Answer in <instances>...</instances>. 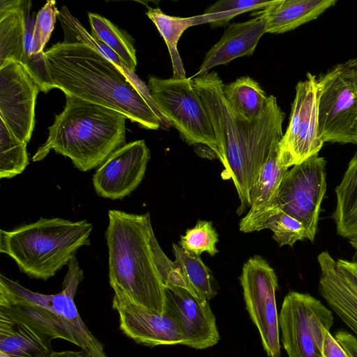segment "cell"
Wrapping results in <instances>:
<instances>
[{
    "mask_svg": "<svg viewBox=\"0 0 357 357\" xmlns=\"http://www.w3.org/2000/svg\"><path fill=\"white\" fill-rule=\"evenodd\" d=\"M192 81L204 103L219 146V160L224 167L221 177L231 179L238 195L241 205L237 213L240 215L250 207L251 189L273 143L283 136L285 113L277 98L270 95L261 115L254 121H244L227 103L224 84L216 72L197 76Z\"/></svg>",
    "mask_w": 357,
    "mask_h": 357,
    "instance_id": "cell-1",
    "label": "cell"
},
{
    "mask_svg": "<svg viewBox=\"0 0 357 357\" xmlns=\"http://www.w3.org/2000/svg\"><path fill=\"white\" fill-rule=\"evenodd\" d=\"M105 232L109 280L114 296L153 312L167 311L166 287L182 286V275L160 248L149 213L108 211Z\"/></svg>",
    "mask_w": 357,
    "mask_h": 357,
    "instance_id": "cell-2",
    "label": "cell"
},
{
    "mask_svg": "<svg viewBox=\"0 0 357 357\" xmlns=\"http://www.w3.org/2000/svg\"><path fill=\"white\" fill-rule=\"evenodd\" d=\"M37 77L40 91L59 89L70 95L123 114L149 130L162 123L145 99L109 60L77 43L59 42L44 51Z\"/></svg>",
    "mask_w": 357,
    "mask_h": 357,
    "instance_id": "cell-3",
    "label": "cell"
},
{
    "mask_svg": "<svg viewBox=\"0 0 357 357\" xmlns=\"http://www.w3.org/2000/svg\"><path fill=\"white\" fill-rule=\"evenodd\" d=\"M65 96L63 112L55 116L46 142L32 160L41 161L54 150L70 158L79 170L87 172L100 166L126 144L127 118L112 109L73 96Z\"/></svg>",
    "mask_w": 357,
    "mask_h": 357,
    "instance_id": "cell-4",
    "label": "cell"
},
{
    "mask_svg": "<svg viewBox=\"0 0 357 357\" xmlns=\"http://www.w3.org/2000/svg\"><path fill=\"white\" fill-rule=\"evenodd\" d=\"M67 266L62 289L54 294L32 291L1 274L0 306L8 308L52 340L63 339L91 357H107L102 344L86 326L75 303L76 291L84 279L83 270L75 257Z\"/></svg>",
    "mask_w": 357,
    "mask_h": 357,
    "instance_id": "cell-5",
    "label": "cell"
},
{
    "mask_svg": "<svg viewBox=\"0 0 357 357\" xmlns=\"http://www.w3.org/2000/svg\"><path fill=\"white\" fill-rule=\"evenodd\" d=\"M93 229L86 220L40 218L10 231H0V252L8 255L21 272L47 280L90 245Z\"/></svg>",
    "mask_w": 357,
    "mask_h": 357,
    "instance_id": "cell-6",
    "label": "cell"
},
{
    "mask_svg": "<svg viewBox=\"0 0 357 357\" xmlns=\"http://www.w3.org/2000/svg\"><path fill=\"white\" fill-rule=\"evenodd\" d=\"M317 80L323 142L357 145V57L333 66Z\"/></svg>",
    "mask_w": 357,
    "mask_h": 357,
    "instance_id": "cell-7",
    "label": "cell"
},
{
    "mask_svg": "<svg viewBox=\"0 0 357 357\" xmlns=\"http://www.w3.org/2000/svg\"><path fill=\"white\" fill-rule=\"evenodd\" d=\"M148 88L159 110L189 145L206 146L218 159L220 150L204 103L192 77H150Z\"/></svg>",
    "mask_w": 357,
    "mask_h": 357,
    "instance_id": "cell-8",
    "label": "cell"
},
{
    "mask_svg": "<svg viewBox=\"0 0 357 357\" xmlns=\"http://www.w3.org/2000/svg\"><path fill=\"white\" fill-rule=\"evenodd\" d=\"M333 324V313L320 301L309 294L289 292L279 314L288 357H323L325 334Z\"/></svg>",
    "mask_w": 357,
    "mask_h": 357,
    "instance_id": "cell-9",
    "label": "cell"
},
{
    "mask_svg": "<svg viewBox=\"0 0 357 357\" xmlns=\"http://www.w3.org/2000/svg\"><path fill=\"white\" fill-rule=\"evenodd\" d=\"M326 164L325 159L317 154L293 166L281 181L271 213L281 211L301 222L311 242L315 238L326 190Z\"/></svg>",
    "mask_w": 357,
    "mask_h": 357,
    "instance_id": "cell-10",
    "label": "cell"
},
{
    "mask_svg": "<svg viewBox=\"0 0 357 357\" xmlns=\"http://www.w3.org/2000/svg\"><path fill=\"white\" fill-rule=\"evenodd\" d=\"M240 282L246 309L259 333L268 357H280L279 316L275 291L277 275L259 256L250 258L243 265Z\"/></svg>",
    "mask_w": 357,
    "mask_h": 357,
    "instance_id": "cell-11",
    "label": "cell"
},
{
    "mask_svg": "<svg viewBox=\"0 0 357 357\" xmlns=\"http://www.w3.org/2000/svg\"><path fill=\"white\" fill-rule=\"evenodd\" d=\"M324 144L319 130L317 77L307 73L296 86L289 125L279 143V162L289 169L318 154Z\"/></svg>",
    "mask_w": 357,
    "mask_h": 357,
    "instance_id": "cell-12",
    "label": "cell"
},
{
    "mask_svg": "<svg viewBox=\"0 0 357 357\" xmlns=\"http://www.w3.org/2000/svg\"><path fill=\"white\" fill-rule=\"evenodd\" d=\"M40 91L32 72L8 59L0 65V119L22 141L28 143L35 123V105Z\"/></svg>",
    "mask_w": 357,
    "mask_h": 357,
    "instance_id": "cell-13",
    "label": "cell"
},
{
    "mask_svg": "<svg viewBox=\"0 0 357 357\" xmlns=\"http://www.w3.org/2000/svg\"><path fill=\"white\" fill-rule=\"evenodd\" d=\"M149 159L144 140L126 144L97 169L92 178L96 192L114 200L129 195L142 182Z\"/></svg>",
    "mask_w": 357,
    "mask_h": 357,
    "instance_id": "cell-14",
    "label": "cell"
},
{
    "mask_svg": "<svg viewBox=\"0 0 357 357\" xmlns=\"http://www.w3.org/2000/svg\"><path fill=\"white\" fill-rule=\"evenodd\" d=\"M317 261L320 295L357 338V261L335 260L327 251Z\"/></svg>",
    "mask_w": 357,
    "mask_h": 357,
    "instance_id": "cell-15",
    "label": "cell"
},
{
    "mask_svg": "<svg viewBox=\"0 0 357 357\" xmlns=\"http://www.w3.org/2000/svg\"><path fill=\"white\" fill-rule=\"evenodd\" d=\"M167 309L176 317L182 332L181 344L196 349L215 345L220 335L208 301L183 287L167 284Z\"/></svg>",
    "mask_w": 357,
    "mask_h": 357,
    "instance_id": "cell-16",
    "label": "cell"
},
{
    "mask_svg": "<svg viewBox=\"0 0 357 357\" xmlns=\"http://www.w3.org/2000/svg\"><path fill=\"white\" fill-rule=\"evenodd\" d=\"M112 307L119 314L121 330L135 342L150 347L181 344L180 324L169 310L158 314L116 296Z\"/></svg>",
    "mask_w": 357,
    "mask_h": 357,
    "instance_id": "cell-17",
    "label": "cell"
},
{
    "mask_svg": "<svg viewBox=\"0 0 357 357\" xmlns=\"http://www.w3.org/2000/svg\"><path fill=\"white\" fill-rule=\"evenodd\" d=\"M30 1H0V65L13 59L28 68L34 21Z\"/></svg>",
    "mask_w": 357,
    "mask_h": 357,
    "instance_id": "cell-18",
    "label": "cell"
},
{
    "mask_svg": "<svg viewBox=\"0 0 357 357\" xmlns=\"http://www.w3.org/2000/svg\"><path fill=\"white\" fill-rule=\"evenodd\" d=\"M280 141L277 139L273 143L268 157L251 189L250 209L239 224L240 230L244 233L262 229L264 224L271 215L281 181L289 171L279 162Z\"/></svg>",
    "mask_w": 357,
    "mask_h": 357,
    "instance_id": "cell-19",
    "label": "cell"
},
{
    "mask_svg": "<svg viewBox=\"0 0 357 357\" xmlns=\"http://www.w3.org/2000/svg\"><path fill=\"white\" fill-rule=\"evenodd\" d=\"M264 33L266 20L262 15L231 24L206 52L198 71L192 77L206 74L213 67L227 64L236 58L252 55Z\"/></svg>",
    "mask_w": 357,
    "mask_h": 357,
    "instance_id": "cell-20",
    "label": "cell"
},
{
    "mask_svg": "<svg viewBox=\"0 0 357 357\" xmlns=\"http://www.w3.org/2000/svg\"><path fill=\"white\" fill-rule=\"evenodd\" d=\"M52 340L7 307L0 306V352L8 357H45Z\"/></svg>",
    "mask_w": 357,
    "mask_h": 357,
    "instance_id": "cell-21",
    "label": "cell"
},
{
    "mask_svg": "<svg viewBox=\"0 0 357 357\" xmlns=\"http://www.w3.org/2000/svg\"><path fill=\"white\" fill-rule=\"evenodd\" d=\"M336 3V0H273L267 7L251 15L265 18L266 33L278 34L318 18Z\"/></svg>",
    "mask_w": 357,
    "mask_h": 357,
    "instance_id": "cell-22",
    "label": "cell"
},
{
    "mask_svg": "<svg viewBox=\"0 0 357 357\" xmlns=\"http://www.w3.org/2000/svg\"><path fill=\"white\" fill-rule=\"evenodd\" d=\"M335 193L337 204L333 217L337 233L352 238L357 236V150Z\"/></svg>",
    "mask_w": 357,
    "mask_h": 357,
    "instance_id": "cell-23",
    "label": "cell"
},
{
    "mask_svg": "<svg viewBox=\"0 0 357 357\" xmlns=\"http://www.w3.org/2000/svg\"><path fill=\"white\" fill-rule=\"evenodd\" d=\"M223 93L234 113L248 121H254L261 115L268 98L259 84L249 76L224 84Z\"/></svg>",
    "mask_w": 357,
    "mask_h": 357,
    "instance_id": "cell-24",
    "label": "cell"
},
{
    "mask_svg": "<svg viewBox=\"0 0 357 357\" xmlns=\"http://www.w3.org/2000/svg\"><path fill=\"white\" fill-rule=\"evenodd\" d=\"M146 15L155 24L167 46L172 61L173 77H186L177 44L183 33L188 28L197 25V17L171 16L163 13L160 8L150 7L148 8Z\"/></svg>",
    "mask_w": 357,
    "mask_h": 357,
    "instance_id": "cell-25",
    "label": "cell"
},
{
    "mask_svg": "<svg viewBox=\"0 0 357 357\" xmlns=\"http://www.w3.org/2000/svg\"><path fill=\"white\" fill-rule=\"evenodd\" d=\"M88 17L92 37L111 48L125 66L135 73L137 62L133 38L126 31L101 15L89 13Z\"/></svg>",
    "mask_w": 357,
    "mask_h": 357,
    "instance_id": "cell-26",
    "label": "cell"
},
{
    "mask_svg": "<svg viewBox=\"0 0 357 357\" xmlns=\"http://www.w3.org/2000/svg\"><path fill=\"white\" fill-rule=\"evenodd\" d=\"M172 248L174 262L191 292L208 301L215 296L211 271L200 256L185 251L175 243Z\"/></svg>",
    "mask_w": 357,
    "mask_h": 357,
    "instance_id": "cell-27",
    "label": "cell"
},
{
    "mask_svg": "<svg viewBox=\"0 0 357 357\" xmlns=\"http://www.w3.org/2000/svg\"><path fill=\"white\" fill-rule=\"evenodd\" d=\"M26 144V142L20 139L1 119V178H11L24 172L29 162Z\"/></svg>",
    "mask_w": 357,
    "mask_h": 357,
    "instance_id": "cell-28",
    "label": "cell"
},
{
    "mask_svg": "<svg viewBox=\"0 0 357 357\" xmlns=\"http://www.w3.org/2000/svg\"><path fill=\"white\" fill-rule=\"evenodd\" d=\"M64 32V42L86 45L100 52L112 62L123 73L127 68L119 56L107 45L92 37L79 21L65 6L59 10L58 17Z\"/></svg>",
    "mask_w": 357,
    "mask_h": 357,
    "instance_id": "cell-29",
    "label": "cell"
},
{
    "mask_svg": "<svg viewBox=\"0 0 357 357\" xmlns=\"http://www.w3.org/2000/svg\"><path fill=\"white\" fill-rule=\"evenodd\" d=\"M272 1L222 0L208 7L202 15H197V25L210 24L212 26H224L234 17L248 12L263 9Z\"/></svg>",
    "mask_w": 357,
    "mask_h": 357,
    "instance_id": "cell-30",
    "label": "cell"
},
{
    "mask_svg": "<svg viewBox=\"0 0 357 357\" xmlns=\"http://www.w3.org/2000/svg\"><path fill=\"white\" fill-rule=\"evenodd\" d=\"M218 242V235L212 222L198 220L193 228L187 229L185 234L181 236L179 246L198 256L206 252L213 257L218 252L216 248Z\"/></svg>",
    "mask_w": 357,
    "mask_h": 357,
    "instance_id": "cell-31",
    "label": "cell"
},
{
    "mask_svg": "<svg viewBox=\"0 0 357 357\" xmlns=\"http://www.w3.org/2000/svg\"><path fill=\"white\" fill-rule=\"evenodd\" d=\"M55 1H47L37 13L30 45V59L44 53L45 46L51 36L59 13Z\"/></svg>",
    "mask_w": 357,
    "mask_h": 357,
    "instance_id": "cell-32",
    "label": "cell"
},
{
    "mask_svg": "<svg viewBox=\"0 0 357 357\" xmlns=\"http://www.w3.org/2000/svg\"><path fill=\"white\" fill-rule=\"evenodd\" d=\"M273 232V238L280 246L292 247L298 241L307 238L303 225L296 219L281 211H276L262 227Z\"/></svg>",
    "mask_w": 357,
    "mask_h": 357,
    "instance_id": "cell-33",
    "label": "cell"
},
{
    "mask_svg": "<svg viewBox=\"0 0 357 357\" xmlns=\"http://www.w3.org/2000/svg\"><path fill=\"white\" fill-rule=\"evenodd\" d=\"M323 357H348L345 351L334 337L330 331H328L324 337L322 347Z\"/></svg>",
    "mask_w": 357,
    "mask_h": 357,
    "instance_id": "cell-34",
    "label": "cell"
},
{
    "mask_svg": "<svg viewBox=\"0 0 357 357\" xmlns=\"http://www.w3.org/2000/svg\"><path fill=\"white\" fill-rule=\"evenodd\" d=\"M335 339L342 347L348 357H357V338L346 331L336 333Z\"/></svg>",
    "mask_w": 357,
    "mask_h": 357,
    "instance_id": "cell-35",
    "label": "cell"
},
{
    "mask_svg": "<svg viewBox=\"0 0 357 357\" xmlns=\"http://www.w3.org/2000/svg\"><path fill=\"white\" fill-rule=\"evenodd\" d=\"M0 357H8L3 353L0 352ZM45 357H91L88 353L84 350L80 351H51Z\"/></svg>",
    "mask_w": 357,
    "mask_h": 357,
    "instance_id": "cell-36",
    "label": "cell"
},
{
    "mask_svg": "<svg viewBox=\"0 0 357 357\" xmlns=\"http://www.w3.org/2000/svg\"><path fill=\"white\" fill-rule=\"evenodd\" d=\"M350 243L357 249V236L351 238Z\"/></svg>",
    "mask_w": 357,
    "mask_h": 357,
    "instance_id": "cell-37",
    "label": "cell"
},
{
    "mask_svg": "<svg viewBox=\"0 0 357 357\" xmlns=\"http://www.w3.org/2000/svg\"><path fill=\"white\" fill-rule=\"evenodd\" d=\"M356 95H357V92H356Z\"/></svg>",
    "mask_w": 357,
    "mask_h": 357,
    "instance_id": "cell-38",
    "label": "cell"
}]
</instances>
